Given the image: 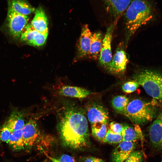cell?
<instances>
[{"mask_svg":"<svg viewBox=\"0 0 162 162\" xmlns=\"http://www.w3.org/2000/svg\"><path fill=\"white\" fill-rule=\"evenodd\" d=\"M11 133L10 129L4 124L0 129V140L7 143Z\"/></svg>","mask_w":162,"mask_h":162,"instance_id":"cell-28","label":"cell"},{"mask_svg":"<svg viewBox=\"0 0 162 162\" xmlns=\"http://www.w3.org/2000/svg\"><path fill=\"white\" fill-rule=\"evenodd\" d=\"M124 15L126 30V46L130 38L153 17L152 7L146 0H131Z\"/></svg>","mask_w":162,"mask_h":162,"instance_id":"cell-2","label":"cell"},{"mask_svg":"<svg viewBox=\"0 0 162 162\" xmlns=\"http://www.w3.org/2000/svg\"><path fill=\"white\" fill-rule=\"evenodd\" d=\"M7 2L14 10L21 14L28 16L36 10L27 0H7Z\"/></svg>","mask_w":162,"mask_h":162,"instance_id":"cell-18","label":"cell"},{"mask_svg":"<svg viewBox=\"0 0 162 162\" xmlns=\"http://www.w3.org/2000/svg\"><path fill=\"white\" fill-rule=\"evenodd\" d=\"M152 102L136 99L129 102L124 115L134 124L142 125L151 122L155 115Z\"/></svg>","mask_w":162,"mask_h":162,"instance_id":"cell-4","label":"cell"},{"mask_svg":"<svg viewBox=\"0 0 162 162\" xmlns=\"http://www.w3.org/2000/svg\"><path fill=\"white\" fill-rule=\"evenodd\" d=\"M122 141L121 134L115 133L109 129L102 142L110 144H118Z\"/></svg>","mask_w":162,"mask_h":162,"instance_id":"cell-24","label":"cell"},{"mask_svg":"<svg viewBox=\"0 0 162 162\" xmlns=\"http://www.w3.org/2000/svg\"><path fill=\"white\" fill-rule=\"evenodd\" d=\"M135 81L144 88L153 100L162 106V74L155 71L144 70L133 77Z\"/></svg>","mask_w":162,"mask_h":162,"instance_id":"cell-3","label":"cell"},{"mask_svg":"<svg viewBox=\"0 0 162 162\" xmlns=\"http://www.w3.org/2000/svg\"><path fill=\"white\" fill-rule=\"evenodd\" d=\"M139 85L135 81H129L125 83L122 86V90L128 93L135 91L139 87Z\"/></svg>","mask_w":162,"mask_h":162,"instance_id":"cell-26","label":"cell"},{"mask_svg":"<svg viewBox=\"0 0 162 162\" xmlns=\"http://www.w3.org/2000/svg\"><path fill=\"white\" fill-rule=\"evenodd\" d=\"M87 117L91 125L98 122L107 124L109 119L107 110L97 104H92L88 107Z\"/></svg>","mask_w":162,"mask_h":162,"instance_id":"cell-13","label":"cell"},{"mask_svg":"<svg viewBox=\"0 0 162 162\" xmlns=\"http://www.w3.org/2000/svg\"><path fill=\"white\" fill-rule=\"evenodd\" d=\"M63 144L74 149L86 148L89 145L88 123L84 114L76 108L66 110L58 125Z\"/></svg>","mask_w":162,"mask_h":162,"instance_id":"cell-1","label":"cell"},{"mask_svg":"<svg viewBox=\"0 0 162 162\" xmlns=\"http://www.w3.org/2000/svg\"><path fill=\"white\" fill-rule=\"evenodd\" d=\"M45 154L52 162H76L73 157L67 154L62 155L58 158H53Z\"/></svg>","mask_w":162,"mask_h":162,"instance_id":"cell-27","label":"cell"},{"mask_svg":"<svg viewBox=\"0 0 162 162\" xmlns=\"http://www.w3.org/2000/svg\"><path fill=\"white\" fill-rule=\"evenodd\" d=\"M58 93L60 95L78 98H84L91 94L89 91L84 88L68 86L62 87Z\"/></svg>","mask_w":162,"mask_h":162,"instance_id":"cell-16","label":"cell"},{"mask_svg":"<svg viewBox=\"0 0 162 162\" xmlns=\"http://www.w3.org/2000/svg\"><path fill=\"white\" fill-rule=\"evenodd\" d=\"M123 126L121 124L113 122L110 123L109 129L115 133L122 134Z\"/></svg>","mask_w":162,"mask_h":162,"instance_id":"cell-29","label":"cell"},{"mask_svg":"<svg viewBox=\"0 0 162 162\" xmlns=\"http://www.w3.org/2000/svg\"><path fill=\"white\" fill-rule=\"evenodd\" d=\"M22 137L25 147L31 148L38 142L41 135L36 121L30 119L21 129Z\"/></svg>","mask_w":162,"mask_h":162,"instance_id":"cell-9","label":"cell"},{"mask_svg":"<svg viewBox=\"0 0 162 162\" xmlns=\"http://www.w3.org/2000/svg\"><path fill=\"white\" fill-rule=\"evenodd\" d=\"M48 19L43 8L39 6L35 10L31 24L34 28L41 33L48 32Z\"/></svg>","mask_w":162,"mask_h":162,"instance_id":"cell-15","label":"cell"},{"mask_svg":"<svg viewBox=\"0 0 162 162\" xmlns=\"http://www.w3.org/2000/svg\"><path fill=\"white\" fill-rule=\"evenodd\" d=\"M7 143L15 150L24 149L25 147L22 138L21 129L12 132Z\"/></svg>","mask_w":162,"mask_h":162,"instance_id":"cell-21","label":"cell"},{"mask_svg":"<svg viewBox=\"0 0 162 162\" xmlns=\"http://www.w3.org/2000/svg\"><path fill=\"white\" fill-rule=\"evenodd\" d=\"M92 134L97 140L102 141L107 132V124L98 122L91 124Z\"/></svg>","mask_w":162,"mask_h":162,"instance_id":"cell-23","label":"cell"},{"mask_svg":"<svg viewBox=\"0 0 162 162\" xmlns=\"http://www.w3.org/2000/svg\"><path fill=\"white\" fill-rule=\"evenodd\" d=\"M149 135L153 147L157 150H162V112L150 125Z\"/></svg>","mask_w":162,"mask_h":162,"instance_id":"cell-10","label":"cell"},{"mask_svg":"<svg viewBox=\"0 0 162 162\" xmlns=\"http://www.w3.org/2000/svg\"><path fill=\"white\" fill-rule=\"evenodd\" d=\"M106 12L115 20L127 9L131 0H101Z\"/></svg>","mask_w":162,"mask_h":162,"instance_id":"cell-11","label":"cell"},{"mask_svg":"<svg viewBox=\"0 0 162 162\" xmlns=\"http://www.w3.org/2000/svg\"><path fill=\"white\" fill-rule=\"evenodd\" d=\"M116 23L111 24L107 28L106 34L103 39L101 49L98 58L99 63L105 69L108 66L112 58L111 42Z\"/></svg>","mask_w":162,"mask_h":162,"instance_id":"cell-7","label":"cell"},{"mask_svg":"<svg viewBox=\"0 0 162 162\" xmlns=\"http://www.w3.org/2000/svg\"><path fill=\"white\" fill-rule=\"evenodd\" d=\"M129 103L128 98L124 95H118L114 97L111 101L114 109L118 112L124 115Z\"/></svg>","mask_w":162,"mask_h":162,"instance_id":"cell-22","label":"cell"},{"mask_svg":"<svg viewBox=\"0 0 162 162\" xmlns=\"http://www.w3.org/2000/svg\"><path fill=\"white\" fill-rule=\"evenodd\" d=\"M128 62V58L123 43L118 45L111 61L106 69L112 74L119 75L124 73Z\"/></svg>","mask_w":162,"mask_h":162,"instance_id":"cell-6","label":"cell"},{"mask_svg":"<svg viewBox=\"0 0 162 162\" xmlns=\"http://www.w3.org/2000/svg\"><path fill=\"white\" fill-rule=\"evenodd\" d=\"M103 36L100 32L92 34L88 58L93 60L97 59L100 53L103 40Z\"/></svg>","mask_w":162,"mask_h":162,"instance_id":"cell-17","label":"cell"},{"mask_svg":"<svg viewBox=\"0 0 162 162\" xmlns=\"http://www.w3.org/2000/svg\"><path fill=\"white\" fill-rule=\"evenodd\" d=\"M83 162H104V161L100 158L91 156L85 158Z\"/></svg>","mask_w":162,"mask_h":162,"instance_id":"cell-30","label":"cell"},{"mask_svg":"<svg viewBox=\"0 0 162 162\" xmlns=\"http://www.w3.org/2000/svg\"><path fill=\"white\" fill-rule=\"evenodd\" d=\"M25 124L22 115L19 112H15L11 115L4 125L12 133L21 129Z\"/></svg>","mask_w":162,"mask_h":162,"instance_id":"cell-20","label":"cell"},{"mask_svg":"<svg viewBox=\"0 0 162 162\" xmlns=\"http://www.w3.org/2000/svg\"><path fill=\"white\" fill-rule=\"evenodd\" d=\"M135 148V142L122 141L112 152V162H124L134 151Z\"/></svg>","mask_w":162,"mask_h":162,"instance_id":"cell-12","label":"cell"},{"mask_svg":"<svg viewBox=\"0 0 162 162\" xmlns=\"http://www.w3.org/2000/svg\"><path fill=\"white\" fill-rule=\"evenodd\" d=\"M134 125V128L127 125H123L122 133V141L135 142L142 138V134L139 125Z\"/></svg>","mask_w":162,"mask_h":162,"instance_id":"cell-19","label":"cell"},{"mask_svg":"<svg viewBox=\"0 0 162 162\" xmlns=\"http://www.w3.org/2000/svg\"><path fill=\"white\" fill-rule=\"evenodd\" d=\"M143 154L140 151H134L124 162H142Z\"/></svg>","mask_w":162,"mask_h":162,"instance_id":"cell-25","label":"cell"},{"mask_svg":"<svg viewBox=\"0 0 162 162\" xmlns=\"http://www.w3.org/2000/svg\"><path fill=\"white\" fill-rule=\"evenodd\" d=\"M7 20L10 33L15 39L20 38L22 30L29 20L28 16L20 14L14 10L8 3Z\"/></svg>","mask_w":162,"mask_h":162,"instance_id":"cell-5","label":"cell"},{"mask_svg":"<svg viewBox=\"0 0 162 162\" xmlns=\"http://www.w3.org/2000/svg\"><path fill=\"white\" fill-rule=\"evenodd\" d=\"M92 34L88 25H84L82 28L77 47L78 56L79 58L88 56Z\"/></svg>","mask_w":162,"mask_h":162,"instance_id":"cell-14","label":"cell"},{"mask_svg":"<svg viewBox=\"0 0 162 162\" xmlns=\"http://www.w3.org/2000/svg\"><path fill=\"white\" fill-rule=\"evenodd\" d=\"M48 32L41 33L34 29L31 23L26 25L22 30L20 40L34 46H40L45 43Z\"/></svg>","mask_w":162,"mask_h":162,"instance_id":"cell-8","label":"cell"},{"mask_svg":"<svg viewBox=\"0 0 162 162\" xmlns=\"http://www.w3.org/2000/svg\"><path fill=\"white\" fill-rule=\"evenodd\" d=\"M161 162H162V161H161Z\"/></svg>","mask_w":162,"mask_h":162,"instance_id":"cell-31","label":"cell"}]
</instances>
